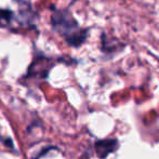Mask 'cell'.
<instances>
[{
  "label": "cell",
  "mask_w": 159,
  "mask_h": 159,
  "mask_svg": "<svg viewBox=\"0 0 159 159\" xmlns=\"http://www.w3.org/2000/svg\"><path fill=\"white\" fill-rule=\"evenodd\" d=\"M51 25L55 33H57L73 48L81 47L88 39L89 28L80 26L68 9H55L51 16Z\"/></svg>",
  "instance_id": "cell-1"
},
{
  "label": "cell",
  "mask_w": 159,
  "mask_h": 159,
  "mask_svg": "<svg viewBox=\"0 0 159 159\" xmlns=\"http://www.w3.org/2000/svg\"><path fill=\"white\" fill-rule=\"evenodd\" d=\"M126 46L127 44L116 36H109L106 33H102V35H101L100 49L104 54H108L113 57V55L121 52L126 48Z\"/></svg>",
  "instance_id": "cell-2"
},
{
  "label": "cell",
  "mask_w": 159,
  "mask_h": 159,
  "mask_svg": "<svg viewBox=\"0 0 159 159\" xmlns=\"http://www.w3.org/2000/svg\"><path fill=\"white\" fill-rule=\"evenodd\" d=\"M118 142L116 140H103L95 143V151L100 158H105L111 153L116 151Z\"/></svg>",
  "instance_id": "cell-3"
}]
</instances>
